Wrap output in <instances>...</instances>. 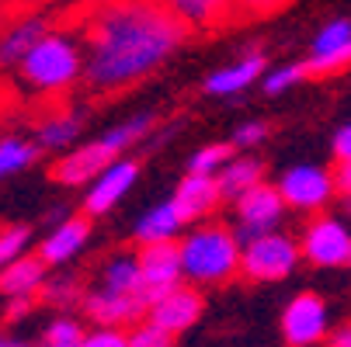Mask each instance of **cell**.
Wrapping results in <instances>:
<instances>
[{
    "instance_id": "1",
    "label": "cell",
    "mask_w": 351,
    "mask_h": 347,
    "mask_svg": "<svg viewBox=\"0 0 351 347\" xmlns=\"http://www.w3.org/2000/svg\"><path fill=\"white\" fill-rule=\"evenodd\" d=\"M188 28L164 0H97L84 18V83L119 94L157 73L184 45Z\"/></svg>"
},
{
    "instance_id": "2",
    "label": "cell",
    "mask_w": 351,
    "mask_h": 347,
    "mask_svg": "<svg viewBox=\"0 0 351 347\" xmlns=\"http://www.w3.org/2000/svg\"><path fill=\"white\" fill-rule=\"evenodd\" d=\"M157 125H160V118L154 112L129 115L125 122L112 125L108 132H101L97 139L63 150V157L53 164V170H49V174H53V181L63 184V188H87L112 160H119L122 153H129L132 146L146 142V136L154 132Z\"/></svg>"
},
{
    "instance_id": "3",
    "label": "cell",
    "mask_w": 351,
    "mask_h": 347,
    "mask_svg": "<svg viewBox=\"0 0 351 347\" xmlns=\"http://www.w3.org/2000/svg\"><path fill=\"white\" fill-rule=\"evenodd\" d=\"M25 90L60 97L84 80V42L66 31H45L14 66Z\"/></svg>"
},
{
    "instance_id": "4",
    "label": "cell",
    "mask_w": 351,
    "mask_h": 347,
    "mask_svg": "<svg viewBox=\"0 0 351 347\" xmlns=\"http://www.w3.org/2000/svg\"><path fill=\"white\" fill-rule=\"evenodd\" d=\"M181 250V271L184 281L206 288V285H223L233 274H240V236L233 226L223 222H191L184 236H178Z\"/></svg>"
},
{
    "instance_id": "5",
    "label": "cell",
    "mask_w": 351,
    "mask_h": 347,
    "mask_svg": "<svg viewBox=\"0 0 351 347\" xmlns=\"http://www.w3.org/2000/svg\"><path fill=\"white\" fill-rule=\"evenodd\" d=\"M299 261V243L282 229H268L240 243V274L250 281H285Z\"/></svg>"
},
{
    "instance_id": "6",
    "label": "cell",
    "mask_w": 351,
    "mask_h": 347,
    "mask_svg": "<svg viewBox=\"0 0 351 347\" xmlns=\"http://www.w3.org/2000/svg\"><path fill=\"white\" fill-rule=\"evenodd\" d=\"M299 254L313 268H344L351 264V226L337 216L320 212L299 236Z\"/></svg>"
},
{
    "instance_id": "7",
    "label": "cell",
    "mask_w": 351,
    "mask_h": 347,
    "mask_svg": "<svg viewBox=\"0 0 351 347\" xmlns=\"http://www.w3.org/2000/svg\"><path fill=\"white\" fill-rule=\"evenodd\" d=\"M278 191L285 205L295 212H324L337 198V181L334 170L317 167V164H295L278 177Z\"/></svg>"
},
{
    "instance_id": "8",
    "label": "cell",
    "mask_w": 351,
    "mask_h": 347,
    "mask_svg": "<svg viewBox=\"0 0 351 347\" xmlns=\"http://www.w3.org/2000/svg\"><path fill=\"white\" fill-rule=\"evenodd\" d=\"M285 198L278 191V184H254L250 191H243L240 198H233V233L243 240L258 236V233H268V229H278L282 219H285Z\"/></svg>"
},
{
    "instance_id": "9",
    "label": "cell",
    "mask_w": 351,
    "mask_h": 347,
    "mask_svg": "<svg viewBox=\"0 0 351 347\" xmlns=\"http://www.w3.org/2000/svg\"><path fill=\"white\" fill-rule=\"evenodd\" d=\"M146 299L143 295H132V292H112L105 285H94L84 292L80 299V309H84V320L90 326H122L129 330L132 323H139L146 316Z\"/></svg>"
},
{
    "instance_id": "10",
    "label": "cell",
    "mask_w": 351,
    "mask_h": 347,
    "mask_svg": "<svg viewBox=\"0 0 351 347\" xmlns=\"http://www.w3.org/2000/svg\"><path fill=\"white\" fill-rule=\"evenodd\" d=\"M282 337L292 347H313L330 337V309L320 295L303 292L282 313Z\"/></svg>"
},
{
    "instance_id": "11",
    "label": "cell",
    "mask_w": 351,
    "mask_h": 347,
    "mask_svg": "<svg viewBox=\"0 0 351 347\" xmlns=\"http://www.w3.org/2000/svg\"><path fill=\"white\" fill-rule=\"evenodd\" d=\"M136 181H139V160L136 157H129V153H122L119 160H112L101 174H97L90 184H87V194H84V212L90 216V219H101V216H108L122 198L136 188Z\"/></svg>"
},
{
    "instance_id": "12",
    "label": "cell",
    "mask_w": 351,
    "mask_h": 347,
    "mask_svg": "<svg viewBox=\"0 0 351 347\" xmlns=\"http://www.w3.org/2000/svg\"><path fill=\"white\" fill-rule=\"evenodd\" d=\"M202 309H206V299H202V292H198V285L181 281V285L167 288L164 295H157V299L146 306V316L154 323H160L167 333L181 337L184 330H191L202 320Z\"/></svg>"
},
{
    "instance_id": "13",
    "label": "cell",
    "mask_w": 351,
    "mask_h": 347,
    "mask_svg": "<svg viewBox=\"0 0 351 347\" xmlns=\"http://www.w3.org/2000/svg\"><path fill=\"white\" fill-rule=\"evenodd\" d=\"M139 274H143V295L146 303H154L157 295H164L167 288L184 281L181 271V250L178 240H164V243H139Z\"/></svg>"
},
{
    "instance_id": "14",
    "label": "cell",
    "mask_w": 351,
    "mask_h": 347,
    "mask_svg": "<svg viewBox=\"0 0 351 347\" xmlns=\"http://www.w3.org/2000/svg\"><path fill=\"white\" fill-rule=\"evenodd\" d=\"M348 66H351V18H334L313 35L306 70L310 77H334Z\"/></svg>"
},
{
    "instance_id": "15",
    "label": "cell",
    "mask_w": 351,
    "mask_h": 347,
    "mask_svg": "<svg viewBox=\"0 0 351 347\" xmlns=\"http://www.w3.org/2000/svg\"><path fill=\"white\" fill-rule=\"evenodd\" d=\"M223 202V191H219V181L216 174H198V170H188L181 177V184L174 188V205L184 219V226L191 222H202L209 219Z\"/></svg>"
},
{
    "instance_id": "16",
    "label": "cell",
    "mask_w": 351,
    "mask_h": 347,
    "mask_svg": "<svg viewBox=\"0 0 351 347\" xmlns=\"http://www.w3.org/2000/svg\"><path fill=\"white\" fill-rule=\"evenodd\" d=\"M265 66H268V60H265L261 49H247L243 56H237L233 63H226V66H219L206 77V94L209 97H237L247 87L261 83Z\"/></svg>"
},
{
    "instance_id": "17",
    "label": "cell",
    "mask_w": 351,
    "mask_h": 347,
    "mask_svg": "<svg viewBox=\"0 0 351 347\" xmlns=\"http://www.w3.org/2000/svg\"><path fill=\"white\" fill-rule=\"evenodd\" d=\"M90 240V216H66L63 222L53 226V233H49L38 246L35 254L49 264V268H60V264H70L84 246Z\"/></svg>"
},
{
    "instance_id": "18",
    "label": "cell",
    "mask_w": 351,
    "mask_h": 347,
    "mask_svg": "<svg viewBox=\"0 0 351 347\" xmlns=\"http://www.w3.org/2000/svg\"><path fill=\"white\" fill-rule=\"evenodd\" d=\"M171 14L188 28V35H206L237 18V0H164Z\"/></svg>"
},
{
    "instance_id": "19",
    "label": "cell",
    "mask_w": 351,
    "mask_h": 347,
    "mask_svg": "<svg viewBox=\"0 0 351 347\" xmlns=\"http://www.w3.org/2000/svg\"><path fill=\"white\" fill-rule=\"evenodd\" d=\"M84 125H87V108H60L53 115H45L35 129V142L49 153H60V150H70V146L84 136Z\"/></svg>"
},
{
    "instance_id": "20",
    "label": "cell",
    "mask_w": 351,
    "mask_h": 347,
    "mask_svg": "<svg viewBox=\"0 0 351 347\" xmlns=\"http://www.w3.org/2000/svg\"><path fill=\"white\" fill-rule=\"evenodd\" d=\"M49 278V264L38 254H21L18 261H11L4 271H0V295L4 299H18V295H35Z\"/></svg>"
},
{
    "instance_id": "21",
    "label": "cell",
    "mask_w": 351,
    "mask_h": 347,
    "mask_svg": "<svg viewBox=\"0 0 351 347\" xmlns=\"http://www.w3.org/2000/svg\"><path fill=\"white\" fill-rule=\"evenodd\" d=\"M184 233V219L174 205V198H167V202H157L149 205L139 219H136V243H164V240H178Z\"/></svg>"
},
{
    "instance_id": "22",
    "label": "cell",
    "mask_w": 351,
    "mask_h": 347,
    "mask_svg": "<svg viewBox=\"0 0 351 347\" xmlns=\"http://www.w3.org/2000/svg\"><path fill=\"white\" fill-rule=\"evenodd\" d=\"M216 181H219V191H223V202H233V198H240L243 191H250L254 184L265 181V160L237 150V153L219 167Z\"/></svg>"
},
{
    "instance_id": "23",
    "label": "cell",
    "mask_w": 351,
    "mask_h": 347,
    "mask_svg": "<svg viewBox=\"0 0 351 347\" xmlns=\"http://www.w3.org/2000/svg\"><path fill=\"white\" fill-rule=\"evenodd\" d=\"M49 31V25L42 18H18L0 31V70H14L25 53Z\"/></svg>"
},
{
    "instance_id": "24",
    "label": "cell",
    "mask_w": 351,
    "mask_h": 347,
    "mask_svg": "<svg viewBox=\"0 0 351 347\" xmlns=\"http://www.w3.org/2000/svg\"><path fill=\"white\" fill-rule=\"evenodd\" d=\"M97 285H105V288H112V292H132V295H143L139 257H136V254H112V257L101 264ZM143 299H146V295H143Z\"/></svg>"
},
{
    "instance_id": "25",
    "label": "cell",
    "mask_w": 351,
    "mask_h": 347,
    "mask_svg": "<svg viewBox=\"0 0 351 347\" xmlns=\"http://www.w3.org/2000/svg\"><path fill=\"white\" fill-rule=\"evenodd\" d=\"M42 153V146L28 136H0V181L28 170Z\"/></svg>"
},
{
    "instance_id": "26",
    "label": "cell",
    "mask_w": 351,
    "mask_h": 347,
    "mask_svg": "<svg viewBox=\"0 0 351 347\" xmlns=\"http://www.w3.org/2000/svg\"><path fill=\"white\" fill-rule=\"evenodd\" d=\"M38 299H42L45 306H56V309L77 306V303L84 299V285H80L73 274H49L45 285H42V292H38Z\"/></svg>"
},
{
    "instance_id": "27",
    "label": "cell",
    "mask_w": 351,
    "mask_h": 347,
    "mask_svg": "<svg viewBox=\"0 0 351 347\" xmlns=\"http://www.w3.org/2000/svg\"><path fill=\"white\" fill-rule=\"evenodd\" d=\"M84 337H87V323L77 320V316H56L38 337V344L45 347H84Z\"/></svg>"
},
{
    "instance_id": "28",
    "label": "cell",
    "mask_w": 351,
    "mask_h": 347,
    "mask_svg": "<svg viewBox=\"0 0 351 347\" xmlns=\"http://www.w3.org/2000/svg\"><path fill=\"white\" fill-rule=\"evenodd\" d=\"M306 77H310L306 60H303V63H282V66H275V70H268V73L261 77V87H265V94L278 97V94H285V90L299 87Z\"/></svg>"
},
{
    "instance_id": "29",
    "label": "cell",
    "mask_w": 351,
    "mask_h": 347,
    "mask_svg": "<svg viewBox=\"0 0 351 347\" xmlns=\"http://www.w3.org/2000/svg\"><path fill=\"white\" fill-rule=\"evenodd\" d=\"M233 142H209L202 150H195L191 160H188V170H198V174H219V167L233 157Z\"/></svg>"
},
{
    "instance_id": "30",
    "label": "cell",
    "mask_w": 351,
    "mask_h": 347,
    "mask_svg": "<svg viewBox=\"0 0 351 347\" xmlns=\"http://www.w3.org/2000/svg\"><path fill=\"white\" fill-rule=\"evenodd\" d=\"M178 337L167 333L160 323H154L149 316H143L139 323L129 326V347H171Z\"/></svg>"
},
{
    "instance_id": "31",
    "label": "cell",
    "mask_w": 351,
    "mask_h": 347,
    "mask_svg": "<svg viewBox=\"0 0 351 347\" xmlns=\"http://www.w3.org/2000/svg\"><path fill=\"white\" fill-rule=\"evenodd\" d=\"M28 246H32V229L28 226L0 229V271H4L11 261H18L21 254H28Z\"/></svg>"
},
{
    "instance_id": "32",
    "label": "cell",
    "mask_w": 351,
    "mask_h": 347,
    "mask_svg": "<svg viewBox=\"0 0 351 347\" xmlns=\"http://www.w3.org/2000/svg\"><path fill=\"white\" fill-rule=\"evenodd\" d=\"M268 122H261V118H250V122H243V125H237L233 129V150H254L258 142H265L268 139Z\"/></svg>"
},
{
    "instance_id": "33",
    "label": "cell",
    "mask_w": 351,
    "mask_h": 347,
    "mask_svg": "<svg viewBox=\"0 0 351 347\" xmlns=\"http://www.w3.org/2000/svg\"><path fill=\"white\" fill-rule=\"evenodd\" d=\"M84 347H129V330L122 326H90Z\"/></svg>"
},
{
    "instance_id": "34",
    "label": "cell",
    "mask_w": 351,
    "mask_h": 347,
    "mask_svg": "<svg viewBox=\"0 0 351 347\" xmlns=\"http://www.w3.org/2000/svg\"><path fill=\"white\" fill-rule=\"evenodd\" d=\"M289 4H292V0H237V18H247V21L271 18L282 8H289Z\"/></svg>"
},
{
    "instance_id": "35",
    "label": "cell",
    "mask_w": 351,
    "mask_h": 347,
    "mask_svg": "<svg viewBox=\"0 0 351 347\" xmlns=\"http://www.w3.org/2000/svg\"><path fill=\"white\" fill-rule=\"evenodd\" d=\"M330 150H334V160L344 164L351 160V122H344L337 132H334V142H330Z\"/></svg>"
},
{
    "instance_id": "36",
    "label": "cell",
    "mask_w": 351,
    "mask_h": 347,
    "mask_svg": "<svg viewBox=\"0 0 351 347\" xmlns=\"http://www.w3.org/2000/svg\"><path fill=\"white\" fill-rule=\"evenodd\" d=\"M334 181H337V198H341V202H351V160L337 164Z\"/></svg>"
},
{
    "instance_id": "37",
    "label": "cell",
    "mask_w": 351,
    "mask_h": 347,
    "mask_svg": "<svg viewBox=\"0 0 351 347\" xmlns=\"http://www.w3.org/2000/svg\"><path fill=\"white\" fill-rule=\"evenodd\" d=\"M32 306H35V295H18V299H11V306H8V323L25 320V316L32 313Z\"/></svg>"
},
{
    "instance_id": "38",
    "label": "cell",
    "mask_w": 351,
    "mask_h": 347,
    "mask_svg": "<svg viewBox=\"0 0 351 347\" xmlns=\"http://www.w3.org/2000/svg\"><path fill=\"white\" fill-rule=\"evenodd\" d=\"M334 347H351V320L344 323V326H337V330H330V337H327Z\"/></svg>"
},
{
    "instance_id": "39",
    "label": "cell",
    "mask_w": 351,
    "mask_h": 347,
    "mask_svg": "<svg viewBox=\"0 0 351 347\" xmlns=\"http://www.w3.org/2000/svg\"><path fill=\"white\" fill-rule=\"evenodd\" d=\"M66 216H73V212H70L66 205H53V209H49V212H45V219H49V222H63Z\"/></svg>"
},
{
    "instance_id": "40",
    "label": "cell",
    "mask_w": 351,
    "mask_h": 347,
    "mask_svg": "<svg viewBox=\"0 0 351 347\" xmlns=\"http://www.w3.org/2000/svg\"><path fill=\"white\" fill-rule=\"evenodd\" d=\"M18 344H25L18 333H0V347H18Z\"/></svg>"
},
{
    "instance_id": "41",
    "label": "cell",
    "mask_w": 351,
    "mask_h": 347,
    "mask_svg": "<svg viewBox=\"0 0 351 347\" xmlns=\"http://www.w3.org/2000/svg\"><path fill=\"white\" fill-rule=\"evenodd\" d=\"M14 4H21V8H32V4H42V0H14Z\"/></svg>"
}]
</instances>
